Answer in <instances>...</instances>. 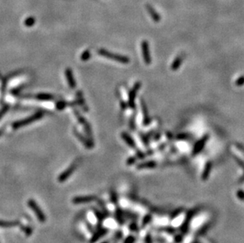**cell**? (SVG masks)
<instances>
[{
	"mask_svg": "<svg viewBox=\"0 0 244 243\" xmlns=\"http://www.w3.org/2000/svg\"><path fill=\"white\" fill-rule=\"evenodd\" d=\"M28 206L33 210V211L35 213L36 216V218L39 219V221L40 222V223H44V222L46 221L45 214L43 213V211L40 209V208L39 207V205H38L37 204H36V202L33 199L29 200V201H28Z\"/></svg>",
	"mask_w": 244,
	"mask_h": 243,
	"instance_id": "cell-1",
	"label": "cell"
},
{
	"mask_svg": "<svg viewBox=\"0 0 244 243\" xmlns=\"http://www.w3.org/2000/svg\"><path fill=\"white\" fill-rule=\"evenodd\" d=\"M98 52L100 55H101V56L108 58V59H111L115 60V61L122 62V63H128V62H130V59H129L127 57L119 56V55H115V54H112L110 53V52H108V51H105V50L101 49Z\"/></svg>",
	"mask_w": 244,
	"mask_h": 243,
	"instance_id": "cell-2",
	"label": "cell"
},
{
	"mask_svg": "<svg viewBox=\"0 0 244 243\" xmlns=\"http://www.w3.org/2000/svg\"><path fill=\"white\" fill-rule=\"evenodd\" d=\"M97 196L89 195V196H82V197H76L72 200L74 204H87L92 202L95 200H97Z\"/></svg>",
	"mask_w": 244,
	"mask_h": 243,
	"instance_id": "cell-3",
	"label": "cell"
},
{
	"mask_svg": "<svg viewBox=\"0 0 244 243\" xmlns=\"http://www.w3.org/2000/svg\"><path fill=\"white\" fill-rule=\"evenodd\" d=\"M76 168H77V164H72V165H71L69 168H67L65 171L63 172V173H62V174L59 175V182H65L66 180L68 179L70 176L71 174H73L74 172V170H76Z\"/></svg>",
	"mask_w": 244,
	"mask_h": 243,
	"instance_id": "cell-4",
	"label": "cell"
},
{
	"mask_svg": "<svg viewBox=\"0 0 244 243\" xmlns=\"http://www.w3.org/2000/svg\"><path fill=\"white\" fill-rule=\"evenodd\" d=\"M142 51L144 61L146 62L147 65H149L151 62V58H150L149 50V44L146 40H143L142 43Z\"/></svg>",
	"mask_w": 244,
	"mask_h": 243,
	"instance_id": "cell-5",
	"label": "cell"
},
{
	"mask_svg": "<svg viewBox=\"0 0 244 243\" xmlns=\"http://www.w3.org/2000/svg\"><path fill=\"white\" fill-rule=\"evenodd\" d=\"M41 116H42V115L40 114V113L36 114L35 115H33V117H29V118H28V119H26V120L21 121V122H19V123H15V124H14V127H15V128H18V127H22V126H24V125H27L30 123H33V121L36 120V119H40V118H41Z\"/></svg>",
	"mask_w": 244,
	"mask_h": 243,
	"instance_id": "cell-6",
	"label": "cell"
},
{
	"mask_svg": "<svg viewBox=\"0 0 244 243\" xmlns=\"http://www.w3.org/2000/svg\"><path fill=\"white\" fill-rule=\"evenodd\" d=\"M108 232V230L106 229V228H100V229H98V231L93 235V237L90 240V243L97 242L99 239L104 237Z\"/></svg>",
	"mask_w": 244,
	"mask_h": 243,
	"instance_id": "cell-7",
	"label": "cell"
},
{
	"mask_svg": "<svg viewBox=\"0 0 244 243\" xmlns=\"http://www.w3.org/2000/svg\"><path fill=\"white\" fill-rule=\"evenodd\" d=\"M140 86H141V83H140V82H138V83L134 85V88H133V89H132L131 92H130V96H129V103H130V105L131 106V107L134 106V98H135L136 93H137L138 90L139 89Z\"/></svg>",
	"mask_w": 244,
	"mask_h": 243,
	"instance_id": "cell-8",
	"label": "cell"
},
{
	"mask_svg": "<svg viewBox=\"0 0 244 243\" xmlns=\"http://www.w3.org/2000/svg\"><path fill=\"white\" fill-rule=\"evenodd\" d=\"M208 139H209V135H205V136L203 137L202 138L200 139V140L198 141L197 144H195L194 150V152L195 153H198V152H200V151H201V149L203 148V147H204V145H205V144L206 143V141Z\"/></svg>",
	"mask_w": 244,
	"mask_h": 243,
	"instance_id": "cell-9",
	"label": "cell"
},
{
	"mask_svg": "<svg viewBox=\"0 0 244 243\" xmlns=\"http://www.w3.org/2000/svg\"><path fill=\"white\" fill-rule=\"evenodd\" d=\"M19 221H4L0 219V227L3 228H9V227H14L19 226Z\"/></svg>",
	"mask_w": 244,
	"mask_h": 243,
	"instance_id": "cell-10",
	"label": "cell"
},
{
	"mask_svg": "<svg viewBox=\"0 0 244 243\" xmlns=\"http://www.w3.org/2000/svg\"><path fill=\"white\" fill-rule=\"evenodd\" d=\"M66 76H67V79L68 81V84L70 85V88L74 89V87H76V82H75L74 79L73 74H72V72H71L70 69H67V71H66Z\"/></svg>",
	"mask_w": 244,
	"mask_h": 243,
	"instance_id": "cell-11",
	"label": "cell"
},
{
	"mask_svg": "<svg viewBox=\"0 0 244 243\" xmlns=\"http://www.w3.org/2000/svg\"><path fill=\"white\" fill-rule=\"evenodd\" d=\"M93 211L95 212L96 216H97V219H98V229H100V226H101V224H102V222L103 220H104V219H105V214L103 213L102 211H99V210H97V208H94V209H93Z\"/></svg>",
	"mask_w": 244,
	"mask_h": 243,
	"instance_id": "cell-12",
	"label": "cell"
},
{
	"mask_svg": "<svg viewBox=\"0 0 244 243\" xmlns=\"http://www.w3.org/2000/svg\"><path fill=\"white\" fill-rule=\"evenodd\" d=\"M182 61H183V58H182L181 56H179L175 58V59L174 60V62H172V65H171V69L172 70H176L178 69V68L180 66L182 63Z\"/></svg>",
	"mask_w": 244,
	"mask_h": 243,
	"instance_id": "cell-13",
	"label": "cell"
},
{
	"mask_svg": "<svg viewBox=\"0 0 244 243\" xmlns=\"http://www.w3.org/2000/svg\"><path fill=\"white\" fill-rule=\"evenodd\" d=\"M122 138L124 139V140H125V141H126V142L127 143V144H129V145H130V147H132V148H134V146H135V144H134V140H132L131 137H130L129 136V135H128L127 133H122Z\"/></svg>",
	"mask_w": 244,
	"mask_h": 243,
	"instance_id": "cell-14",
	"label": "cell"
},
{
	"mask_svg": "<svg viewBox=\"0 0 244 243\" xmlns=\"http://www.w3.org/2000/svg\"><path fill=\"white\" fill-rule=\"evenodd\" d=\"M110 197L112 203L114 204H116L118 203V197H117L116 193L115 191H113V190H112L110 194Z\"/></svg>",
	"mask_w": 244,
	"mask_h": 243,
	"instance_id": "cell-15",
	"label": "cell"
},
{
	"mask_svg": "<svg viewBox=\"0 0 244 243\" xmlns=\"http://www.w3.org/2000/svg\"><path fill=\"white\" fill-rule=\"evenodd\" d=\"M37 98L41 100H50L53 99V96H51V95H47V94H40L37 96Z\"/></svg>",
	"mask_w": 244,
	"mask_h": 243,
	"instance_id": "cell-16",
	"label": "cell"
},
{
	"mask_svg": "<svg viewBox=\"0 0 244 243\" xmlns=\"http://www.w3.org/2000/svg\"><path fill=\"white\" fill-rule=\"evenodd\" d=\"M21 227H22L21 229L25 232V234H26L27 236H30V235H32V233H33V230H32L31 227H26V226H25V227H24V226H21Z\"/></svg>",
	"mask_w": 244,
	"mask_h": 243,
	"instance_id": "cell-17",
	"label": "cell"
},
{
	"mask_svg": "<svg viewBox=\"0 0 244 243\" xmlns=\"http://www.w3.org/2000/svg\"><path fill=\"white\" fill-rule=\"evenodd\" d=\"M149 11L150 14H152V17H153V18L154 19V21H156V22H159L160 17L158 16L157 14H156L155 11H154V10H153L152 8H150V7H149Z\"/></svg>",
	"mask_w": 244,
	"mask_h": 243,
	"instance_id": "cell-18",
	"label": "cell"
},
{
	"mask_svg": "<svg viewBox=\"0 0 244 243\" xmlns=\"http://www.w3.org/2000/svg\"><path fill=\"white\" fill-rule=\"evenodd\" d=\"M154 165H155V164L153 162H149V163H146V164H141L139 167H138L139 168H143V167H154Z\"/></svg>",
	"mask_w": 244,
	"mask_h": 243,
	"instance_id": "cell-19",
	"label": "cell"
},
{
	"mask_svg": "<svg viewBox=\"0 0 244 243\" xmlns=\"http://www.w3.org/2000/svg\"><path fill=\"white\" fill-rule=\"evenodd\" d=\"M235 85L236 86H242L244 85V76H242L237 79V81H235Z\"/></svg>",
	"mask_w": 244,
	"mask_h": 243,
	"instance_id": "cell-20",
	"label": "cell"
},
{
	"mask_svg": "<svg viewBox=\"0 0 244 243\" xmlns=\"http://www.w3.org/2000/svg\"><path fill=\"white\" fill-rule=\"evenodd\" d=\"M89 56H90V54H89V52H88V51H86V52H84V54H83L82 56H81V59H82V60L89 59Z\"/></svg>",
	"mask_w": 244,
	"mask_h": 243,
	"instance_id": "cell-21",
	"label": "cell"
},
{
	"mask_svg": "<svg viewBox=\"0 0 244 243\" xmlns=\"http://www.w3.org/2000/svg\"><path fill=\"white\" fill-rule=\"evenodd\" d=\"M134 238L133 237H128L126 239V241H125V242L124 243H133V241H134Z\"/></svg>",
	"mask_w": 244,
	"mask_h": 243,
	"instance_id": "cell-22",
	"label": "cell"
},
{
	"mask_svg": "<svg viewBox=\"0 0 244 243\" xmlns=\"http://www.w3.org/2000/svg\"><path fill=\"white\" fill-rule=\"evenodd\" d=\"M101 243H108V241H103V242H101Z\"/></svg>",
	"mask_w": 244,
	"mask_h": 243,
	"instance_id": "cell-23",
	"label": "cell"
}]
</instances>
